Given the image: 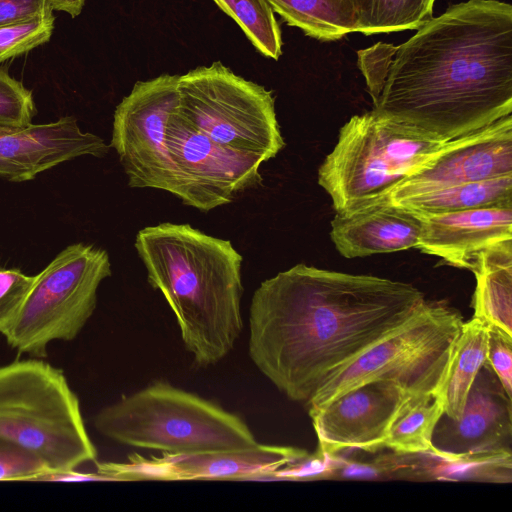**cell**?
Wrapping results in <instances>:
<instances>
[{"instance_id": "obj_1", "label": "cell", "mask_w": 512, "mask_h": 512, "mask_svg": "<svg viewBox=\"0 0 512 512\" xmlns=\"http://www.w3.org/2000/svg\"><path fill=\"white\" fill-rule=\"evenodd\" d=\"M373 110L446 142L512 112V6L469 0L358 51Z\"/></svg>"}, {"instance_id": "obj_2", "label": "cell", "mask_w": 512, "mask_h": 512, "mask_svg": "<svg viewBox=\"0 0 512 512\" xmlns=\"http://www.w3.org/2000/svg\"><path fill=\"white\" fill-rule=\"evenodd\" d=\"M426 302L409 283L297 264L255 290L248 353L280 392L306 404L327 378L401 329Z\"/></svg>"}, {"instance_id": "obj_3", "label": "cell", "mask_w": 512, "mask_h": 512, "mask_svg": "<svg viewBox=\"0 0 512 512\" xmlns=\"http://www.w3.org/2000/svg\"><path fill=\"white\" fill-rule=\"evenodd\" d=\"M134 245L149 284L175 315L193 362L208 367L224 359L243 328V258L231 242L189 224L165 222L141 229Z\"/></svg>"}, {"instance_id": "obj_4", "label": "cell", "mask_w": 512, "mask_h": 512, "mask_svg": "<svg viewBox=\"0 0 512 512\" xmlns=\"http://www.w3.org/2000/svg\"><path fill=\"white\" fill-rule=\"evenodd\" d=\"M0 445L36 458L47 479L72 476L97 458L63 371L33 357L0 366Z\"/></svg>"}, {"instance_id": "obj_5", "label": "cell", "mask_w": 512, "mask_h": 512, "mask_svg": "<svg viewBox=\"0 0 512 512\" xmlns=\"http://www.w3.org/2000/svg\"><path fill=\"white\" fill-rule=\"evenodd\" d=\"M94 426L120 444L164 453L232 451L259 444L240 417L166 382L102 408Z\"/></svg>"}, {"instance_id": "obj_6", "label": "cell", "mask_w": 512, "mask_h": 512, "mask_svg": "<svg viewBox=\"0 0 512 512\" xmlns=\"http://www.w3.org/2000/svg\"><path fill=\"white\" fill-rule=\"evenodd\" d=\"M445 142L375 110L352 116L318 169L336 212L378 202Z\"/></svg>"}, {"instance_id": "obj_7", "label": "cell", "mask_w": 512, "mask_h": 512, "mask_svg": "<svg viewBox=\"0 0 512 512\" xmlns=\"http://www.w3.org/2000/svg\"><path fill=\"white\" fill-rule=\"evenodd\" d=\"M463 323L455 308L427 301L401 329L327 378L305 405L308 410L318 409L374 380L392 381L411 394L441 395Z\"/></svg>"}, {"instance_id": "obj_8", "label": "cell", "mask_w": 512, "mask_h": 512, "mask_svg": "<svg viewBox=\"0 0 512 512\" xmlns=\"http://www.w3.org/2000/svg\"><path fill=\"white\" fill-rule=\"evenodd\" d=\"M111 275L106 250L76 243L39 274L14 318L1 330L20 354L47 357L54 340H73L92 316L101 282Z\"/></svg>"}, {"instance_id": "obj_9", "label": "cell", "mask_w": 512, "mask_h": 512, "mask_svg": "<svg viewBox=\"0 0 512 512\" xmlns=\"http://www.w3.org/2000/svg\"><path fill=\"white\" fill-rule=\"evenodd\" d=\"M176 113L215 143L262 162L285 146L272 93L221 62L179 76Z\"/></svg>"}, {"instance_id": "obj_10", "label": "cell", "mask_w": 512, "mask_h": 512, "mask_svg": "<svg viewBox=\"0 0 512 512\" xmlns=\"http://www.w3.org/2000/svg\"><path fill=\"white\" fill-rule=\"evenodd\" d=\"M178 75L138 81L114 112L110 147L132 188L178 195L177 171L166 145V125L178 105Z\"/></svg>"}, {"instance_id": "obj_11", "label": "cell", "mask_w": 512, "mask_h": 512, "mask_svg": "<svg viewBox=\"0 0 512 512\" xmlns=\"http://www.w3.org/2000/svg\"><path fill=\"white\" fill-rule=\"evenodd\" d=\"M165 138L177 171V198L185 205L208 212L263 181L260 159L215 143L176 109L168 119Z\"/></svg>"}, {"instance_id": "obj_12", "label": "cell", "mask_w": 512, "mask_h": 512, "mask_svg": "<svg viewBox=\"0 0 512 512\" xmlns=\"http://www.w3.org/2000/svg\"><path fill=\"white\" fill-rule=\"evenodd\" d=\"M300 448L259 443L255 447L200 453H164L149 457L133 453L126 462L97 465L98 478L118 481L264 480L305 461Z\"/></svg>"}, {"instance_id": "obj_13", "label": "cell", "mask_w": 512, "mask_h": 512, "mask_svg": "<svg viewBox=\"0 0 512 512\" xmlns=\"http://www.w3.org/2000/svg\"><path fill=\"white\" fill-rule=\"evenodd\" d=\"M512 174V116L446 141L378 202L393 203L469 182ZM376 202V203H378Z\"/></svg>"}, {"instance_id": "obj_14", "label": "cell", "mask_w": 512, "mask_h": 512, "mask_svg": "<svg viewBox=\"0 0 512 512\" xmlns=\"http://www.w3.org/2000/svg\"><path fill=\"white\" fill-rule=\"evenodd\" d=\"M485 362L470 388L458 420L442 415L432 436V452L446 461L511 456L512 405Z\"/></svg>"}, {"instance_id": "obj_15", "label": "cell", "mask_w": 512, "mask_h": 512, "mask_svg": "<svg viewBox=\"0 0 512 512\" xmlns=\"http://www.w3.org/2000/svg\"><path fill=\"white\" fill-rule=\"evenodd\" d=\"M411 395L389 380H374L348 390L326 405L308 410L323 456L349 449L384 448L390 425Z\"/></svg>"}, {"instance_id": "obj_16", "label": "cell", "mask_w": 512, "mask_h": 512, "mask_svg": "<svg viewBox=\"0 0 512 512\" xmlns=\"http://www.w3.org/2000/svg\"><path fill=\"white\" fill-rule=\"evenodd\" d=\"M110 146L96 134L83 132L75 117L45 124L0 128V177L23 182L63 162L108 154Z\"/></svg>"}, {"instance_id": "obj_17", "label": "cell", "mask_w": 512, "mask_h": 512, "mask_svg": "<svg viewBox=\"0 0 512 512\" xmlns=\"http://www.w3.org/2000/svg\"><path fill=\"white\" fill-rule=\"evenodd\" d=\"M417 216L421 229L416 248L454 267L470 270L480 251L512 240V202Z\"/></svg>"}, {"instance_id": "obj_18", "label": "cell", "mask_w": 512, "mask_h": 512, "mask_svg": "<svg viewBox=\"0 0 512 512\" xmlns=\"http://www.w3.org/2000/svg\"><path fill=\"white\" fill-rule=\"evenodd\" d=\"M421 219L413 212L378 202L345 212H336L330 238L345 258L366 257L416 248Z\"/></svg>"}, {"instance_id": "obj_19", "label": "cell", "mask_w": 512, "mask_h": 512, "mask_svg": "<svg viewBox=\"0 0 512 512\" xmlns=\"http://www.w3.org/2000/svg\"><path fill=\"white\" fill-rule=\"evenodd\" d=\"M470 270L476 278L473 317L512 336V240L480 251Z\"/></svg>"}, {"instance_id": "obj_20", "label": "cell", "mask_w": 512, "mask_h": 512, "mask_svg": "<svg viewBox=\"0 0 512 512\" xmlns=\"http://www.w3.org/2000/svg\"><path fill=\"white\" fill-rule=\"evenodd\" d=\"M489 325L476 317L464 322L456 341L441 396L444 415L458 420L463 412L470 388L486 362Z\"/></svg>"}, {"instance_id": "obj_21", "label": "cell", "mask_w": 512, "mask_h": 512, "mask_svg": "<svg viewBox=\"0 0 512 512\" xmlns=\"http://www.w3.org/2000/svg\"><path fill=\"white\" fill-rule=\"evenodd\" d=\"M511 202L512 174H508L435 190L390 204L405 208L417 215H425Z\"/></svg>"}, {"instance_id": "obj_22", "label": "cell", "mask_w": 512, "mask_h": 512, "mask_svg": "<svg viewBox=\"0 0 512 512\" xmlns=\"http://www.w3.org/2000/svg\"><path fill=\"white\" fill-rule=\"evenodd\" d=\"M443 414L440 394H411L395 415L384 447L398 454L432 452L433 432Z\"/></svg>"}, {"instance_id": "obj_23", "label": "cell", "mask_w": 512, "mask_h": 512, "mask_svg": "<svg viewBox=\"0 0 512 512\" xmlns=\"http://www.w3.org/2000/svg\"><path fill=\"white\" fill-rule=\"evenodd\" d=\"M274 12L289 25L310 37L336 40L358 32L354 11L348 0H267Z\"/></svg>"}, {"instance_id": "obj_24", "label": "cell", "mask_w": 512, "mask_h": 512, "mask_svg": "<svg viewBox=\"0 0 512 512\" xmlns=\"http://www.w3.org/2000/svg\"><path fill=\"white\" fill-rule=\"evenodd\" d=\"M365 35L418 29L432 16L434 0H348Z\"/></svg>"}, {"instance_id": "obj_25", "label": "cell", "mask_w": 512, "mask_h": 512, "mask_svg": "<svg viewBox=\"0 0 512 512\" xmlns=\"http://www.w3.org/2000/svg\"><path fill=\"white\" fill-rule=\"evenodd\" d=\"M243 30L264 56L277 60L282 53L281 32L267 0H213Z\"/></svg>"}, {"instance_id": "obj_26", "label": "cell", "mask_w": 512, "mask_h": 512, "mask_svg": "<svg viewBox=\"0 0 512 512\" xmlns=\"http://www.w3.org/2000/svg\"><path fill=\"white\" fill-rule=\"evenodd\" d=\"M53 28V14L0 27V63L48 42Z\"/></svg>"}, {"instance_id": "obj_27", "label": "cell", "mask_w": 512, "mask_h": 512, "mask_svg": "<svg viewBox=\"0 0 512 512\" xmlns=\"http://www.w3.org/2000/svg\"><path fill=\"white\" fill-rule=\"evenodd\" d=\"M35 114L32 92L0 69V128L26 127Z\"/></svg>"}, {"instance_id": "obj_28", "label": "cell", "mask_w": 512, "mask_h": 512, "mask_svg": "<svg viewBox=\"0 0 512 512\" xmlns=\"http://www.w3.org/2000/svg\"><path fill=\"white\" fill-rule=\"evenodd\" d=\"M35 280L36 275L0 268V332L17 314Z\"/></svg>"}, {"instance_id": "obj_29", "label": "cell", "mask_w": 512, "mask_h": 512, "mask_svg": "<svg viewBox=\"0 0 512 512\" xmlns=\"http://www.w3.org/2000/svg\"><path fill=\"white\" fill-rule=\"evenodd\" d=\"M486 363L512 397V336L489 326Z\"/></svg>"}, {"instance_id": "obj_30", "label": "cell", "mask_w": 512, "mask_h": 512, "mask_svg": "<svg viewBox=\"0 0 512 512\" xmlns=\"http://www.w3.org/2000/svg\"><path fill=\"white\" fill-rule=\"evenodd\" d=\"M48 470L29 454L0 445V480L45 479Z\"/></svg>"}, {"instance_id": "obj_31", "label": "cell", "mask_w": 512, "mask_h": 512, "mask_svg": "<svg viewBox=\"0 0 512 512\" xmlns=\"http://www.w3.org/2000/svg\"><path fill=\"white\" fill-rule=\"evenodd\" d=\"M48 0H0V27L52 14Z\"/></svg>"}, {"instance_id": "obj_32", "label": "cell", "mask_w": 512, "mask_h": 512, "mask_svg": "<svg viewBox=\"0 0 512 512\" xmlns=\"http://www.w3.org/2000/svg\"><path fill=\"white\" fill-rule=\"evenodd\" d=\"M85 0H48L52 10L65 11L72 17L78 16Z\"/></svg>"}]
</instances>
